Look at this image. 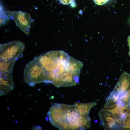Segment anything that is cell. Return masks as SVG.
I'll return each instance as SVG.
<instances>
[{
    "label": "cell",
    "mask_w": 130,
    "mask_h": 130,
    "mask_svg": "<svg viewBox=\"0 0 130 130\" xmlns=\"http://www.w3.org/2000/svg\"><path fill=\"white\" fill-rule=\"evenodd\" d=\"M38 58L46 72V83L59 87L73 86L79 83L82 62L61 50L49 51Z\"/></svg>",
    "instance_id": "6da1fadb"
},
{
    "label": "cell",
    "mask_w": 130,
    "mask_h": 130,
    "mask_svg": "<svg viewBox=\"0 0 130 130\" xmlns=\"http://www.w3.org/2000/svg\"><path fill=\"white\" fill-rule=\"evenodd\" d=\"M81 116L75 104H62L54 113L53 124L61 130H80L79 123Z\"/></svg>",
    "instance_id": "7a4b0ae2"
},
{
    "label": "cell",
    "mask_w": 130,
    "mask_h": 130,
    "mask_svg": "<svg viewBox=\"0 0 130 130\" xmlns=\"http://www.w3.org/2000/svg\"><path fill=\"white\" fill-rule=\"evenodd\" d=\"M24 76V81L31 86L37 83H46V72L38 57L26 65Z\"/></svg>",
    "instance_id": "3957f363"
},
{
    "label": "cell",
    "mask_w": 130,
    "mask_h": 130,
    "mask_svg": "<svg viewBox=\"0 0 130 130\" xmlns=\"http://www.w3.org/2000/svg\"><path fill=\"white\" fill-rule=\"evenodd\" d=\"M25 48L24 43L15 40L0 44V60H5L16 59L23 52Z\"/></svg>",
    "instance_id": "277c9868"
},
{
    "label": "cell",
    "mask_w": 130,
    "mask_h": 130,
    "mask_svg": "<svg viewBox=\"0 0 130 130\" xmlns=\"http://www.w3.org/2000/svg\"><path fill=\"white\" fill-rule=\"evenodd\" d=\"M7 12L17 25L25 34L28 36L32 21L30 14L21 11H8Z\"/></svg>",
    "instance_id": "5b68a950"
},
{
    "label": "cell",
    "mask_w": 130,
    "mask_h": 130,
    "mask_svg": "<svg viewBox=\"0 0 130 130\" xmlns=\"http://www.w3.org/2000/svg\"><path fill=\"white\" fill-rule=\"evenodd\" d=\"M0 95L8 93L14 88V84L12 73H0Z\"/></svg>",
    "instance_id": "8992f818"
},
{
    "label": "cell",
    "mask_w": 130,
    "mask_h": 130,
    "mask_svg": "<svg viewBox=\"0 0 130 130\" xmlns=\"http://www.w3.org/2000/svg\"><path fill=\"white\" fill-rule=\"evenodd\" d=\"M98 115L104 130L119 129L116 121L109 112L101 110L98 113Z\"/></svg>",
    "instance_id": "52a82bcc"
},
{
    "label": "cell",
    "mask_w": 130,
    "mask_h": 130,
    "mask_svg": "<svg viewBox=\"0 0 130 130\" xmlns=\"http://www.w3.org/2000/svg\"><path fill=\"white\" fill-rule=\"evenodd\" d=\"M114 89L122 91H127L130 90V75L124 72L121 74Z\"/></svg>",
    "instance_id": "ba28073f"
},
{
    "label": "cell",
    "mask_w": 130,
    "mask_h": 130,
    "mask_svg": "<svg viewBox=\"0 0 130 130\" xmlns=\"http://www.w3.org/2000/svg\"><path fill=\"white\" fill-rule=\"evenodd\" d=\"M16 59L5 60H0V73H12L13 66Z\"/></svg>",
    "instance_id": "9c48e42d"
},
{
    "label": "cell",
    "mask_w": 130,
    "mask_h": 130,
    "mask_svg": "<svg viewBox=\"0 0 130 130\" xmlns=\"http://www.w3.org/2000/svg\"><path fill=\"white\" fill-rule=\"evenodd\" d=\"M96 104V102L86 103L75 102V104L81 115L88 114L91 108Z\"/></svg>",
    "instance_id": "30bf717a"
},
{
    "label": "cell",
    "mask_w": 130,
    "mask_h": 130,
    "mask_svg": "<svg viewBox=\"0 0 130 130\" xmlns=\"http://www.w3.org/2000/svg\"><path fill=\"white\" fill-rule=\"evenodd\" d=\"M121 129L130 130V107L121 123Z\"/></svg>",
    "instance_id": "8fae6325"
},
{
    "label": "cell",
    "mask_w": 130,
    "mask_h": 130,
    "mask_svg": "<svg viewBox=\"0 0 130 130\" xmlns=\"http://www.w3.org/2000/svg\"><path fill=\"white\" fill-rule=\"evenodd\" d=\"M7 18V14L4 10L3 7H0V25L1 26L5 24Z\"/></svg>",
    "instance_id": "7c38bea8"
},
{
    "label": "cell",
    "mask_w": 130,
    "mask_h": 130,
    "mask_svg": "<svg viewBox=\"0 0 130 130\" xmlns=\"http://www.w3.org/2000/svg\"><path fill=\"white\" fill-rule=\"evenodd\" d=\"M96 3L98 5H103L106 3L108 0H94Z\"/></svg>",
    "instance_id": "4fadbf2b"
},
{
    "label": "cell",
    "mask_w": 130,
    "mask_h": 130,
    "mask_svg": "<svg viewBox=\"0 0 130 130\" xmlns=\"http://www.w3.org/2000/svg\"><path fill=\"white\" fill-rule=\"evenodd\" d=\"M74 0H59L61 3L64 5H67L72 2Z\"/></svg>",
    "instance_id": "5bb4252c"
},
{
    "label": "cell",
    "mask_w": 130,
    "mask_h": 130,
    "mask_svg": "<svg viewBox=\"0 0 130 130\" xmlns=\"http://www.w3.org/2000/svg\"><path fill=\"white\" fill-rule=\"evenodd\" d=\"M128 42L129 47V56L130 57V36H128Z\"/></svg>",
    "instance_id": "9a60e30c"
},
{
    "label": "cell",
    "mask_w": 130,
    "mask_h": 130,
    "mask_svg": "<svg viewBox=\"0 0 130 130\" xmlns=\"http://www.w3.org/2000/svg\"><path fill=\"white\" fill-rule=\"evenodd\" d=\"M32 130H41V127L39 126H37L33 127Z\"/></svg>",
    "instance_id": "2e32d148"
}]
</instances>
